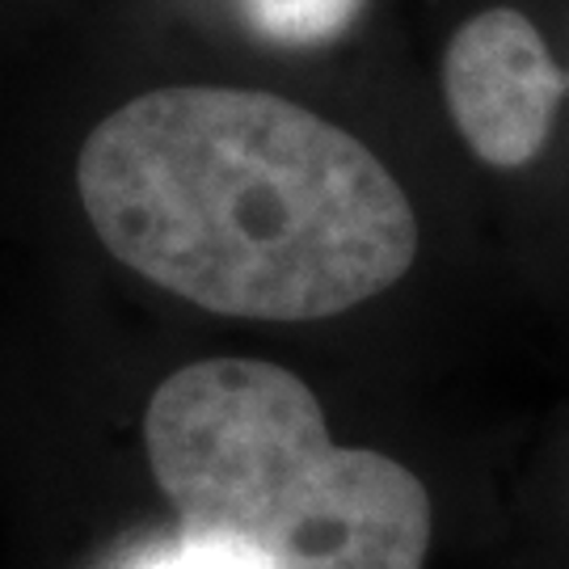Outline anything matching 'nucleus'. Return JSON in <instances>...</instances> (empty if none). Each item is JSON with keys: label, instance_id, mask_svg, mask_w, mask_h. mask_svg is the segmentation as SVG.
Here are the masks:
<instances>
[{"label": "nucleus", "instance_id": "f257e3e1", "mask_svg": "<svg viewBox=\"0 0 569 569\" xmlns=\"http://www.w3.org/2000/svg\"><path fill=\"white\" fill-rule=\"evenodd\" d=\"M77 190L98 241L186 305L317 321L418 258V216L363 140L262 89L164 84L106 114Z\"/></svg>", "mask_w": 569, "mask_h": 569}, {"label": "nucleus", "instance_id": "f03ea898", "mask_svg": "<svg viewBox=\"0 0 569 569\" xmlns=\"http://www.w3.org/2000/svg\"><path fill=\"white\" fill-rule=\"evenodd\" d=\"M143 448L178 536L211 569H427V486L385 451L333 443L317 392L279 363L164 376Z\"/></svg>", "mask_w": 569, "mask_h": 569}, {"label": "nucleus", "instance_id": "7ed1b4c3", "mask_svg": "<svg viewBox=\"0 0 569 569\" xmlns=\"http://www.w3.org/2000/svg\"><path fill=\"white\" fill-rule=\"evenodd\" d=\"M569 77L519 9H481L443 51V102L460 140L493 169H523L549 143Z\"/></svg>", "mask_w": 569, "mask_h": 569}, {"label": "nucleus", "instance_id": "20e7f679", "mask_svg": "<svg viewBox=\"0 0 569 569\" xmlns=\"http://www.w3.org/2000/svg\"><path fill=\"white\" fill-rule=\"evenodd\" d=\"M367 0H241L258 39L274 47H326L359 21Z\"/></svg>", "mask_w": 569, "mask_h": 569}, {"label": "nucleus", "instance_id": "39448f33", "mask_svg": "<svg viewBox=\"0 0 569 569\" xmlns=\"http://www.w3.org/2000/svg\"><path fill=\"white\" fill-rule=\"evenodd\" d=\"M127 569H211L207 566V557L199 549H190L182 536H173V540H161V545H148L140 549Z\"/></svg>", "mask_w": 569, "mask_h": 569}]
</instances>
